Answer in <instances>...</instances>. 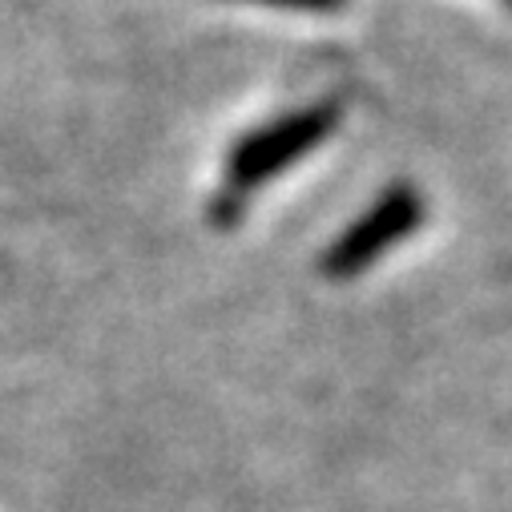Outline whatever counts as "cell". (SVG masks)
Wrapping results in <instances>:
<instances>
[{"mask_svg": "<svg viewBox=\"0 0 512 512\" xmlns=\"http://www.w3.org/2000/svg\"><path fill=\"white\" fill-rule=\"evenodd\" d=\"M339 117H343L339 101H315L307 109L275 117L271 125H263V130H250L230 150V162H226L230 194L242 198L246 190L267 186L271 178H279L287 166H295L299 158H307L315 146H323L331 138Z\"/></svg>", "mask_w": 512, "mask_h": 512, "instance_id": "1", "label": "cell"}, {"mask_svg": "<svg viewBox=\"0 0 512 512\" xmlns=\"http://www.w3.org/2000/svg\"><path fill=\"white\" fill-rule=\"evenodd\" d=\"M424 194H416L412 186H388L379 198H375V206L363 214V218H355L327 250H323V263H319V271L327 275V279H355V275H363L379 254H388L392 246H400L420 222H424Z\"/></svg>", "mask_w": 512, "mask_h": 512, "instance_id": "2", "label": "cell"}, {"mask_svg": "<svg viewBox=\"0 0 512 512\" xmlns=\"http://www.w3.org/2000/svg\"><path fill=\"white\" fill-rule=\"evenodd\" d=\"M263 5H279V9H307V13H331L343 0H263Z\"/></svg>", "mask_w": 512, "mask_h": 512, "instance_id": "3", "label": "cell"}]
</instances>
